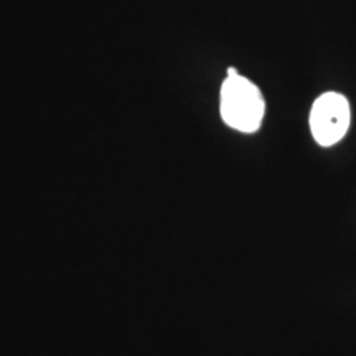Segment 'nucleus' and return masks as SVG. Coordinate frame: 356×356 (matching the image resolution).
<instances>
[{
    "instance_id": "nucleus-1",
    "label": "nucleus",
    "mask_w": 356,
    "mask_h": 356,
    "mask_svg": "<svg viewBox=\"0 0 356 356\" xmlns=\"http://www.w3.org/2000/svg\"><path fill=\"white\" fill-rule=\"evenodd\" d=\"M220 114L226 126L234 131L256 132L266 114L261 89L241 74L228 76L220 92Z\"/></svg>"
},
{
    "instance_id": "nucleus-2",
    "label": "nucleus",
    "mask_w": 356,
    "mask_h": 356,
    "mask_svg": "<svg viewBox=\"0 0 356 356\" xmlns=\"http://www.w3.org/2000/svg\"><path fill=\"white\" fill-rule=\"evenodd\" d=\"M351 121L350 102L340 92H323L310 109V131L322 147L335 145L346 136Z\"/></svg>"
}]
</instances>
